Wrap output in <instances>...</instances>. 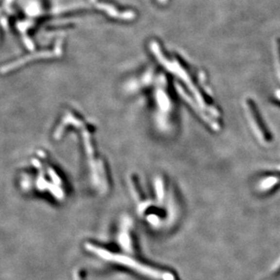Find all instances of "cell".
I'll return each instance as SVG.
<instances>
[{"mask_svg": "<svg viewBox=\"0 0 280 280\" xmlns=\"http://www.w3.org/2000/svg\"><path fill=\"white\" fill-rule=\"evenodd\" d=\"M276 54H277V62H278V69H279V76L280 78V41L276 44Z\"/></svg>", "mask_w": 280, "mask_h": 280, "instance_id": "cell-3", "label": "cell"}, {"mask_svg": "<svg viewBox=\"0 0 280 280\" xmlns=\"http://www.w3.org/2000/svg\"><path fill=\"white\" fill-rule=\"evenodd\" d=\"M276 98H278L279 101H280V90L276 92Z\"/></svg>", "mask_w": 280, "mask_h": 280, "instance_id": "cell-4", "label": "cell"}, {"mask_svg": "<svg viewBox=\"0 0 280 280\" xmlns=\"http://www.w3.org/2000/svg\"><path fill=\"white\" fill-rule=\"evenodd\" d=\"M280 185V175H269L263 178L259 183V188L262 192H267L273 190Z\"/></svg>", "mask_w": 280, "mask_h": 280, "instance_id": "cell-2", "label": "cell"}, {"mask_svg": "<svg viewBox=\"0 0 280 280\" xmlns=\"http://www.w3.org/2000/svg\"><path fill=\"white\" fill-rule=\"evenodd\" d=\"M246 104V110L248 112L249 119L252 124L253 130L259 138V140L263 142L264 144H267L271 142V135L269 131L267 130L266 125L264 124L262 118L259 113V110H257V107L255 104L253 103L252 100H247L245 102Z\"/></svg>", "mask_w": 280, "mask_h": 280, "instance_id": "cell-1", "label": "cell"}]
</instances>
